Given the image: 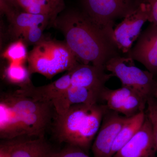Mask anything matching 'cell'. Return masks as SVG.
I'll return each mask as SVG.
<instances>
[{
	"instance_id": "cell-14",
	"label": "cell",
	"mask_w": 157,
	"mask_h": 157,
	"mask_svg": "<svg viewBox=\"0 0 157 157\" xmlns=\"http://www.w3.org/2000/svg\"><path fill=\"white\" fill-rule=\"evenodd\" d=\"M54 152L44 137L14 140L11 157H50Z\"/></svg>"
},
{
	"instance_id": "cell-3",
	"label": "cell",
	"mask_w": 157,
	"mask_h": 157,
	"mask_svg": "<svg viewBox=\"0 0 157 157\" xmlns=\"http://www.w3.org/2000/svg\"><path fill=\"white\" fill-rule=\"evenodd\" d=\"M106 105L77 104L63 113L56 114L54 132L60 142L87 150L101 128V122L108 110Z\"/></svg>"
},
{
	"instance_id": "cell-19",
	"label": "cell",
	"mask_w": 157,
	"mask_h": 157,
	"mask_svg": "<svg viewBox=\"0 0 157 157\" xmlns=\"http://www.w3.org/2000/svg\"><path fill=\"white\" fill-rule=\"evenodd\" d=\"M147 100L140 94L134 93L127 99L119 113L129 117L143 112L147 107Z\"/></svg>"
},
{
	"instance_id": "cell-23",
	"label": "cell",
	"mask_w": 157,
	"mask_h": 157,
	"mask_svg": "<svg viewBox=\"0 0 157 157\" xmlns=\"http://www.w3.org/2000/svg\"><path fill=\"white\" fill-rule=\"evenodd\" d=\"M46 26L36 25L25 31L21 35L24 42L29 44L36 45L43 39V32Z\"/></svg>"
},
{
	"instance_id": "cell-26",
	"label": "cell",
	"mask_w": 157,
	"mask_h": 157,
	"mask_svg": "<svg viewBox=\"0 0 157 157\" xmlns=\"http://www.w3.org/2000/svg\"><path fill=\"white\" fill-rule=\"evenodd\" d=\"M145 3L148 14V21L157 26V0H143Z\"/></svg>"
},
{
	"instance_id": "cell-25",
	"label": "cell",
	"mask_w": 157,
	"mask_h": 157,
	"mask_svg": "<svg viewBox=\"0 0 157 157\" xmlns=\"http://www.w3.org/2000/svg\"><path fill=\"white\" fill-rule=\"evenodd\" d=\"M41 6L53 12L56 16L64 9L63 0H35Z\"/></svg>"
},
{
	"instance_id": "cell-20",
	"label": "cell",
	"mask_w": 157,
	"mask_h": 157,
	"mask_svg": "<svg viewBox=\"0 0 157 157\" xmlns=\"http://www.w3.org/2000/svg\"><path fill=\"white\" fill-rule=\"evenodd\" d=\"M23 40L20 39L11 43L3 52L2 56L9 63L23 64L28 57Z\"/></svg>"
},
{
	"instance_id": "cell-4",
	"label": "cell",
	"mask_w": 157,
	"mask_h": 157,
	"mask_svg": "<svg viewBox=\"0 0 157 157\" xmlns=\"http://www.w3.org/2000/svg\"><path fill=\"white\" fill-rule=\"evenodd\" d=\"M27 61L31 74L38 73L48 78L71 71L79 63L66 42L44 39L29 52Z\"/></svg>"
},
{
	"instance_id": "cell-21",
	"label": "cell",
	"mask_w": 157,
	"mask_h": 157,
	"mask_svg": "<svg viewBox=\"0 0 157 157\" xmlns=\"http://www.w3.org/2000/svg\"><path fill=\"white\" fill-rule=\"evenodd\" d=\"M20 7L25 11L36 14L48 15L52 18L53 21L58 17L53 12L43 7L35 0H17Z\"/></svg>"
},
{
	"instance_id": "cell-10",
	"label": "cell",
	"mask_w": 157,
	"mask_h": 157,
	"mask_svg": "<svg viewBox=\"0 0 157 157\" xmlns=\"http://www.w3.org/2000/svg\"><path fill=\"white\" fill-rule=\"evenodd\" d=\"M157 152L151 124L146 114L138 132L112 157H156Z\"/></svg>"
},
{
	"instance_id": "cell-6",
	"label": "cell",
	"mask_w": 157,
	"mask_h": 157,
	"mask_svg": "<svg viewBox=\"0 0 157 157\" xmlns=\"http://www.w3.org/2000/svg\"><path fill=\"white\" fill-rule=\"evenodd\" d=\"M82 2L85 14L113 42L116 21L124 18L135 10L141 2L137 0H82Z\"/></svg>"
},
{
	"instance_id": "cell-27",
	"label": "cell",
	"mask_w": 157,
	"mask_h": 157,
	"mask_svg": "<svg viewBox=\"0 0 157 157\" xmlns=\"http://www.w3.org/2000/svg\"><path fill=\"white\" fill-rule=\"evenodd\" d=\"M1 144L0 146V157H11V152L14 143V139L8 140Z\"/></svg>"
},
{
	"instance_id": "cell-7",
	"label": "cell",
	"mask_w": 157,
	"mask_h": 157,
	"mask_svg": "<svg viewBox=\"0 0 157 157\" xmlns=\"http://www.w3.org/2000/svg\"><path fill=\"white\" fill-rule=\"evenodd\" d=\"M147 21L148 14L146 5L141 1L114 28L113 39L119 51L126 54L130 51L134 42L140 36L142 27Z\"/></svg>"
},
{
	"instance_id": "cell-12",
	"label": "cell",
	"mask_w": 157,
	"mask_h": 157,
	"mask_svg": "<svg viewBox=\"0 0 157 157\" xmlns=\"http://www.w3.org/2000/svg\"><path fill=\"white\" fill-rule=\"evenodd\" d=\"M70 71L71 85L86 88L100 94L106 82L113 76L111 73H105V70L80 63Z\"/></svg>"
},
{
	"instance_id": "cell-24",
	"label": "cell",
	"mask_w": 157,
	"mask_h": 157,
	"mask_svg": "<svg viewBox=\"0 0 157 157\" xmlns=\"http://www.w3.org/2000/svg\"><path fill=\"white\" fill-rule=\"evenodd\" d=\"M50 157H90L82 149L69 145V147L58 152H54Z\"/></svg>"
},
{
	"instance_id": "cell-13",
	"label": "cell",
	"mask_w": 157,
	"mask_h": 157,
	"mask_svg": "<svg viewBox=\"0 0 157 157\" xmlns=\"http://www.w3.org/2000/svg\"><path fill=\"white\" fill-rule=\"evenodd\" d=\"M100 94L86 88L71 85L61 96L53 101L52 106L56 114H61L74 104H98L100 100Z\"/></svg>"
},
{
	"instance_id": "cell-17",
	"label": "cell",
	"mask_w": 157,
	"mask_h": 157,
	"mask_svg": "<svg viewBox=\"0 0 157 157\" xmlns=\"http://www.w3.org/2000/svg\"><path fill=\"white\" fill-rule=\"evenodd\" d=\"M135 92L133 90L124 86L116 90L104 87L100 94V100L105 102L109 110L119 113L127 99Z\"/></svg>"
},
{
	"instance_id": "cell-28",
	"label": "cell",
	"mask_w": 157,
	"mask_h": 157,
	"mask_svg": "<svg viewBox=\"0 0 157 157\" xmlns=\"http://www.w3.org/2000/svg\"><path fill=\"white\" fill-rule=\"evenodd\" d=\"M10 6L15 9H18L20 7L17 0H5Z\"/></svg>"
},
{
	"instance_id": "cell-5",
	"label": "cell",
	"mask_w": 157,
	"mask_h": 157,
	"mask_svg": "<svg viewBox=\"0 0 157 157\" xmlns=\"http://www.w3.org/2000/svg\"><path fill=\"white\" fill-rule=\"evenodd\" d=\"M105 69L120 80L122 86L131 89L145 97L157 98V80L148 70L135 65L134 60L119 55L107 61Z\"/></svg>"
},
{
	"instance_id": "cell-2",
	"label": "cell",
	"mask_w": 157,
	"mask_h": 157,
	"mask_svg": "<svg viewBox=\"0 0 157 157\" xmlns=\"http://www.w3.org/2000/svg\"><path fill=\"white\" fill-rule=\"evenodd\" d=\"M53 109L50 104L16 91L3 94L0 101V137L10 140L22 136L44 137Z\"/></svg>"
},
{
	"instance_id": "cell-1",
	"label": "cell",
	"mask_w": 157,
	"mask_h": 157,
	"mask_svg": "<svg viewBox=\"0 0 157 157\" xmlns=\"http://www.w3.org/2000/svg\"><path fill=\"white\" fill-rule=\"evenodd\" d=\"M52 23L61 31L66 44L81 63H91L106 70L107 61L119 55L113 42L84 13L67 11Z\"/></svg>"
},
{
	"instance_id": "cell-11",
	"label": "cell",
	"mask_w": 157,
	"mask_h": 157,
	"mask_svg": "<svg viewBox=\"0 0 157 157\" xmlns=\"http://www.w3.org/2000/svg\"><path fill=\"white\" fill-rule=\"evenodd\" d=\"M71 85V71H68L65 75L49 84L36 87L32 82L25 86L20 88L16 92L36 101L52 106L53 101L61 96Z\"/></svg>"
},
{
	"instance_id": "cell-22",
	"label": "cell",
	"mask_w": 157,
	"mask_h": 157,
	"mask_svg": "<svg viewBox=\"0 0 157 157\" xmlns=\"http://www.w3.org/2000/svg\"><path fill=\"white\" fill-rule=\"evenodd\" d=\"M147 108L146 114L151 124L157 149V98H148Z\"/></svg>"
},
{
	"instance_id": "cell-9",
	"label": "cell",
	"mask_w": 157,
	"mask_h": 157,
	"mask_svg": "<svg viewBox=\"0 0 157 157\" xmlns=\"http://www.w3.org/2000/svg\"><path fill=\"white\" fill-rule=\"evenodd\" d=\"M107 111L92 147L94 157H110L113 145L127 117Z\"/></svg>"
},
{
	"instance_id": "cell-8",
	"label": "cell",
	"mask_w": 157,
	"mask_h": 157,
	"mask_svg": "<svg viewBox=\"0 0 157 157\" xmlns=\"http://www.w3.org/2000/svg\"><path fill=\"white\" fill-rule=\"evenodd\" d=\"M127 56L139 62L157 76V26L150 25L140 34Z\"/></svg>"
},
{
	"instance_id": "cell-18",
	"label": "cell",
	"mask_w": 157,
	"mask_h": 157,
	"mask_svg": "<svg viewBox=\"0 0 157 157\" xmlns=\"http://www.w3.org/2000/svg\"><path fill=\"white\" fill-rule=\"evenodd\" d=\"M28 68L23 64L9 63L5 70V78L10 83L17 85L20 88L32 83Z\"/></svg>"
},
{
	"instance_id": "cell-15",
	"label": "cell",
	"mask_w": 157,
	"mask_h": 157,
	"mask_svg": "<svg viewBox=\"0 0 157 157\" xmlns=\"http://www.w3.org/2000/svg\"><path fill=\"white\" fill-rule=\"evenodd\" d=\"M145 117L144 111L127 117L113 145L110 157L113 156L135 136L143 125Z\"/></svg>"
},
{
	"instance_id": "cell-16",
	"label": "cell",
	"mask_w": 157,
	"mask_h": 157,
	"mask_svg": "<svg viewBox=\"0 0 157 157\" xmlns=\"http://www.w3.org/2000/svg\"><path fill=\"white\" fill-rule=\"evenodd\" d=\"M12 24V33L16 37L21 36L28 29L36 25L46 26L53 20L48 15L31 14L28 12L15 11L11 21Z\"/></svg>"
}]
</instances>
